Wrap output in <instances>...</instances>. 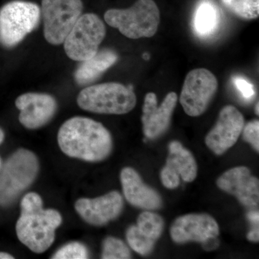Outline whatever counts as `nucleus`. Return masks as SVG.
Returning <instances> with one entry per match:
<instances>
[{"instance_id": "31", "label": "nucleus", "mask_w": 259, "mask_h": 259, "mask_svg": "<svg viewBox=\"0 0 259 259\" xmlns=\"http://www.w3.org/2000/svg\"><path fill=\"white\" fill-rule=\"evenodd\" d=\"M4 133H3V130L0 128V144L3 143V140H4ZM0 168H1V160H0Z\"/></svg>"}, {"instance_id": "28", "label": "nucleus", "mask_w": 259, "mask_h": 259, "mask_svg": "<svg viewBox=\"0 0 259 259\" xmlns=\"http://www.w3.org/2000/svg\"><path fill=\"white\" fill-rule=\"evenodd\" d=\"M202 244L204 249L210 250L218 248V245H219V242H218L217 238H213L204 242Z\"/></svg>"}, {"instance_id": "6", "label": "nucleus", "mask_w": 259, "mask_h": 259, "mask_svg": "<svg viewBox=\"0 0 259 259\" xmlns=\"http://www.w3.org/2000/svg\"><path fill=\"white\" fill-rule=\"evenodd\" d=\"M40 8L30 2L13 1L0 9V42L7 48L20 44L40 21Z\"/></svg>"}, {"instance_id": "9", "label": "nucleus", "mask_w": 259, "mask_h": 259, "mask_svg": "<svg viewBox=\"0 0 259 259\" xmlns=\"http://www.w3.org/2000/svg\"><path fill=\"white\" fill-rule=\"evenodd\" d=\"M215 76L206 69L192 70L186 76L180 103L187 115L197 117L207 110L218 90Z\"/></svg>"}, {"instance_id": "15", "label": "nucleus", "mask_w": 259, "mask_h": 259, "mask_svg": "<svg viewBox=\"0 0 259 259\" xmlns=\"http://www.w3.org/2000/svg\"><path fill=\"white\" fill-rule=\"evenodd\" d=\"M15 105L20 110V123L28 129L45 125L53 118L57 109L55 99L47 94H23L17 98Z\"/></svg>"}, {"instance_id": "32", "label": "nucleus", "mask_w": 259, "mask_h": 259, "mask_svg": "<svg viewBox=\"0 0 259 259\" xmlns=\"http://www.w3.org/2000/svg\"><path fill=\"white\" fill-rule=\"evenodd\" d=\"M255 114L258 115V102H257L256 105L255 107Z\"/></svg>"}, {"instance_id": "22", "label": "nucleus", "mask_w": 259, "mask_h": 259, "mask_svg": "<svg viewBox=\"0 0 259 259\" xmlns=\"http://www.w3.org/2000/svg\"><path fill=\"white\" fill-rule=\"evenodd\" d=\"M127 243L131 248L139 254L146 255L152 251L156 242L145 236L137 226L130 227L126 233Z\"/></svg>"}, {"instance_id": "18", "label": "nucleus", "mask_w": 259, "mask_h": 259, "mask_svg": "<svg viewBox=\"0 0 259 259\" xmlns=\"http://www.w3.org/2000/svg\"><path fill=\"white\" fill-rule=\"evenodd\" d=\"M166 168L186 182H193L197 176V164L194 156L179 141H172L168 146Z\"/></svg>"}, {"instance_id": "14", "label": "nucleus", "mask_w": 259, "mask_h": 259, "mask_svg": "<svg viewBox=\"0 0 259 259\" xmlns=\"http://www.w3.org/2000/svg\"><path fill=\"white\" fill-rule=\"evenodd\" d=\"M123 208V199L113 191L95 199L81 198L75 204L78 214L94 226H102L116 219Z\"/></svg>"}, {"instance_id": "11", "label": "nucleus", "mask_w": 259, "mask_h": 259, "mask_svg": "<svg viewBox=\"0 0 259 259\" xmlns=\"http://www.w3.org/2000/svg\"><path fill=\"white\" fill-rule=\"evenodd\" d=\"M177 100L176 93H168L158 106L156 95L153 93L146 94L143 107L142 122L147 139H158L168 130Z\"/></svg>"}, {"instance_id": "7", "label": "nucleus", "mask_w": 259, "mask_h": 259, "mask_svg": "<svg viewBox=\"0 0 259 259\" xmlns=\"http://www.w3.org/2000/svg\"><path fill=\"white\" fill-rule=\"evenodd\" d=\"M105 35V24L97 15H81L65 39L66 55L74 61L88 60L98 52Z\"/></svg>"}, {"instance_id": "16", "label": "nucleus", "mask_w": 259, "mask_h": 259, "mask_svg": "<svg viewBox=\"0 0 259 259\" xmlns=\"http://www.w3.org/2000/svg\"><path fill=\"white\" fill-rule=\"evenodd\" d=\"M120 180L124 196L129 203L148 210L161 208V196L146 185L134 168H124L121 171Z\"/></svg>"}, {"instance_id": "5", "label": "nucleus", "mask_w": 259, "mask_h": 259, "mask_svg": "<svg viewBox=\"0 0 259 259\" xmlns=\"http://www.w3.org/2000/svg\"><path fill=\"white\" fill-rule=\"evenodd\" d=\"M39 162L28 150L19 149L13 153L0 174V204L10 205L37 177Z\"/></svg>"}, {"instance_id": "24", "label": "nucleus", "mask_w": 259, "mask_h": 259, "mask_svg": "<svg viewBox=\"0 0 259 259\" xmlns=\"http://www.w3.org/2000/svg\"><path fill=\"white\" fill-rule=\"evenodd\" d=\"M88 258V250L81 243L74 242L63 246L53 255L54 259H84Z\"/></svg>"}, {"instance_id": "3", "label": "nucleus", "mask_w": 259, "mask_h": 259, "mask_svg": "<svg viewBox=\"0 0 259 259\" xmlns=\"http://www.w3.org/2000/svg\"><path fill=\"white\" fill-rule=\"evenodd\" d=\"M105 22L131 39L151 37L157 32L160 12L153 0H137L127 9L107 10Z\"/></svg>"}, {"instance_id": "10", "label": "nucleus", "mask_w": 259, "mask_h": 259, "mask_svg": "<svg viewBox=\"0 0 259 259\" xmlns=\"http://www.w3.org/2000/svg\"><path fill=\"white\" fill-rule=\"evenodd\" d=\"M244 125L243 116L236 107H223L215 125L206 136L205 144L213 153L222 155L234 146Z\"/></svg>"}, {"instance_id": "17", "label": "nucleus", "mask_w": 259, "mask_h": 259, "mask_svg": "<svg viewBox=\"0 0 259 259\" xmlns=\"http://www.w3.org/2000/svg\"><path fill=\"white\" fill-rule=\"evenodd\" d=\"M115 51L110 49L98 51L93 57L82 61L75 71L74 79L81 86L90 84L98 79L117 61Z\"/></svg>"}, {"instance_id": "8", "label": "nucleus", "mask_w": 259, "mask_h": 259, "mask_svg": "<svg viewBox=\"0 0 259 259\" xmlns=\"http://www.w3.org/2000/svg\"><path fill=\"white\" fill-rule=\"evenodd\" d=\"M82 10L81 0H42L40 14L46 40L52 45L64 44Z\"/></svg>"}, {"instance_id": "27", "label": "nucleus", "mask_w": 259, "mask_h": 259, "mask_svg": "<svg viewBox=\"0 0 259 259\" xmlns=\"http://www.w3.org/2000/svg\"><path fill=\"white\" fill-rule=\"evenodd\" d=\"M247 238L250 241L258 242L259 241V228L258 224H253L252 225L251 229L248 232V235H247Z\"/></svg>"}, {"instance_id": "19", "label": "nucleus", "mask_w": 259, "mask_h": 259, "mask_svg": "<svg viewBox=\"0 0 259 259\" xmlns=\"http://www.w3.org/2000/svg\"><path fill=\"white\" fill-rule=\"evenodd\" d=\"M221 23L217 7L209 0H203L194 12L192 27L196 35L207 37L215 33Z\"/></svg>"}, {"instance_id": "26", "label": "nucleus", "mask_w": 259, "mask_h": 259, "mask_svg": "<svg viewBox=\"0 0 259 259\" xmlns=\"http://www.w3.org/2000/svg\"><path fill=\"white\" fill-rule=\"evenodd\" d=\"M233 80H234V84L236 85L237 90L240 92L243 98L249 100L254 96V88L253 84L249 81L241 77H235Z\"/></svg>"}, {"instance_id": "1", "label": "nucleus", "mask_w": 259, "mask_h": 259, "mask_svg": "<svg viewBox=\"0 0 259 259\" xmlns=\"http://www.w3.org/2000/svg\"><path fill=\"white\" fill-rule=\"evenodd\" d=\"M61 151L71 158L98 162L110 154L112 139L102 124L88 117H74L64 122L58 134Z\"/></svg>"}, {"instance_id": "23", "label": "nucleus", "mask_w": 259, "mask_h": 259, "mask_svg": "<svg viewBox=\"0 0 259 259\" xmlns=\"http://www.w3.org/2000/svg\"><path fill=\"white\" fill-rule=\"evenodd\" d=\"M131 255L128 247L121 240L108 237L103 241L102 258L127 259L131 258Z\"/></svg>"}, {"instance_id": "29", "label": "nucleus", "mask_w": 259, "mask_h": 259, "mask_svg": "<svg viewBox=\"0 0 259 259\" xmlns=\"http://www.w3.org/2000/svg\"><path fill=\"white\" fill-rule=\"evenodd\" d=\"M247 218H248V221L250 223L253 224H258L259 222V214L258 211L252 210L250 211L247 214Z\"/></svg>"}, {"instance_id": "20", "label": "nucleus", "mask_w": 259, "mask_h": 259, "mask_svg": "<svg viewBox=\"0 0 259 259\" xmlns=\"http://www.w3.org/2000/svg\"><path fill=\"white\" fill-rule=\"evenodd\" d=\"M136 226L145 236L156 242L163 233L164 222L156 213L145 211L140 214Z\"/></svg>"}, {"instance_id": "13", "label": "nucleus", "mask_w": 259, "mask_h": 259, "mask_svg": "<svg viewBox=\"0 0 259 259\" xmlns=\"http://www.w3.org/2000/svg\"><path fill=\"white\" fill-rule=\"evenodd\" d=\"M221 190L235 196L245 207L255 208L259 202V182L249 168L238 166L225 172L218 178Z\"/></svg>"}, {"instance_id": "33", "label": "nucleus", "mask_w": 259, "mask_h": 259, "mask_svg": "<svg viewBox=\"0 0 259 259\" xmlns=\"http://www.w3.org/2000/svg\"><path fill=\"white\" fill-rule=\"evenodd\" d=\"M144 58L145 60H148V59H149V56H148V54H144Z\"/></svg>"}, {"instance_id": "2", "label": "nucleus", "mask_w": 259, "mask_h": 259, "mask_svg": "<svg viewBox=\"0 0 259 259\" xmlns=\"http://www.w3.org/2000/svg\"><path fill=\"white\" fill-rule=\"evenodd\" d=\"M62 218L55 209L42 208L41 197L35 192L27 194L21 201V214L16 225L18 239L36 253L50 248L56 230Z\"/></svg>"}, {"instance_id": "4", "label": "nucleus", "mask_w": 259, "mask_h": 259, "mask_svg": "<svg viewBox=\"0 0 259 259\" xmlns=\"http://www.w3.org/2000/svg\"><path fill=\"white\" fill-rule=\"evenodd\" d=\"M78 105L87 111L109 115H123L136 105L132 86L119 83L93 85L81 90L77 97Z\"/></svg>"}, {"instance_id": "25", "label": "nucleus", "mask_w": 259, "mask_h": 259, "mask_svg": "<svg viewBox=\"0 0 259 259\" xmlns=\"http://www.w3.org/2000/svg\"><path fill=\"white\" fill-rule=\"evenodd\" d=\"M243 139L251 145L253 148L259 151V122L258 120L248 122L243 127Z\"/></svg>"}, {"instance_id": "21", "label": "nucleus", "mask_w": 259, "mask_h": 259, "mask_svg": "<svg viewBox=\"0 0 259 259\" xmlns=\"http://www.w3.org/2000/svg\"><path fill=\"white\" fill-rule=\"evenodd\" d=\"M222 4L236 16L253 20L259 15V0H221Z\"/></svg>"}, {"instance_id": "30", "label": "nucleus", "mask_w": 259, "mask_h": 259, "mask_svg": "<svg viewBox=\"0 0 259 259\" xmlns=\"http://www.w3.org/2000/svg\"><path fill=\"white\" fill-rule=\"evenodd\" d=\"M14 257L13 255L8 254V253H4V252H0V259H13Z\"/></svg>"}, {"instance_id": "12", "label": "nucleus", "mask_w": 259, "mask_h": 259, "mask_svg": "<svg viewBox=\"0 0 259 259\" xmlns=\"http://www.w3.org/2000/svg\"><path fill=\"white\" fill-rule=\"evenodd\" d=\"M172 240L177 243L199 242L217 238L219 226L215 220L207 214H189L177 218L172 224Z\"/></svg>"}]
</instances>
